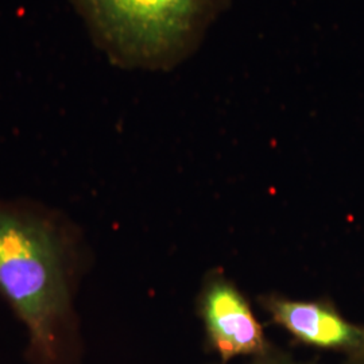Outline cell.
<instances>
[{"mask_svg": "<svg viewBox=\"0 0 364 364\" xmlns=\"http://www.w3.org/2000/svg\"><path fill=\"white\" fill-rule=\"evenodd\" d=\"M92 259L84 230L64 210L0 197V297L25 328L27 364H82L76 299Z\"/></svg>", "mask_w": 364, "mask_h": 364, "instance_id": "cell-1", "label": "cell"}, {"mask_svg": "<svg viewBox=\"0 0 364 364\" xmlns=\"http://www.w3.org/2000/svg\"><path fill=\"white\" fill-rule=\"evenodd\" d=\"M115 65L169 70L198 49L231 0H73Z\"/></svg>", "mask_w": 364, "mask_h": 364, "instance_id": "cell-2", "label": "cell"}, {"mask_svg": "<svg viewBox=\"0 0 364 364\" xmlns=\"http://www.w3.org/2000/svg\"><path fill=\"white\" fill-rule=\"evenodd\" d=\"M197 313L205 347L218 358V363L255 359L275 346L243 291L220 270L207 274L197 297Z\"/></svg>", "mask_w": 364, "mask_h": 364, "instance_id": "cell-3", "label": "cell"}, {"mask_svg": "<svg viewBox=\"0 0 364 364\" xmlns=\"http://www.w3.org/2000/svg\"><path fill=\"white\" fill-rule=\"evenodd\" d=\"M259 304L274 326L304 347L346 358L364 344V326L348 320L328 299H289L272 293L260 296Z\"/></svg>", "mask_w": 364, "mask_h": 364, "instance_id": "cell-4", "label": "cell"}, {"mask_svg": "<svg viewBox=\"0 0 364 364\" xmlns=\"http://www.w3.org/2000/svg\"><path fill=\"white\" fill-rule=\"evenodd\" d=\"M220 364V363H212ZM245 364H321L318 360H313V359H301L297 358L294 353H291L287 350H284L278 346H274L273 350L267 352L266 355L255 358V359H250Z\"/></svg>", "mask_w": 364, "mask_h": 364, "instance_id": "cell-5", "label": "cell"}, {"mask_svg": "<svg viewBox=\"0 0 364 364\" xmlns=\"http://www.w3.org/2000/svg\"><path fill=\"white\" fill-rule=\"evenodd\" d=\"M343 364H364V344L358 351L346 356Z\"/></svg>", "mask_w": 364, "mask_h": 364, "instance_id": "cell-6", "label": "cell"}]
</instances>
